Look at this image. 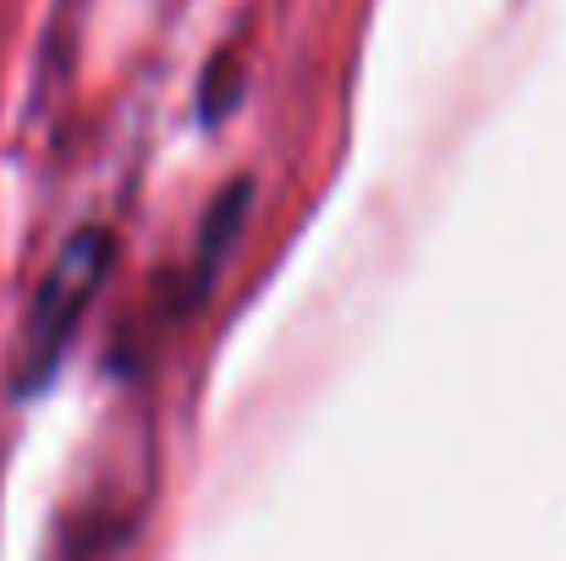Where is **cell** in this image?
<instances>
[{"label":"cell","mask_w":566,"mask_h":561,"mask_svg":"<svg viewBox=\"0 0 566 561\" xmlns=\"http://www.w3.org/2000/svg\"><path fill=\"white\" fill-rule=\"evenodd\" d=\"M99 270H105V237H83V242H72L61 253V264L50 270V281L39 292L33 325H28V374H22V385L44 380V370L61 359V347H66V336H72Z\"/></svg>","instance_id":"1"}]
</instances>
